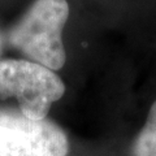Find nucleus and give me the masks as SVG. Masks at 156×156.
I'll return each instance as SVG.
<instances>
[{
    "mask_svg": "<svg viewBox=\"0 0 156 156\" xmlns=\"http://www.w3.org/2000/svg\"><path fill=\"white\" fill-rule=\"evenodd\" d=\"M68 16L66 0H35L11 31L9 41L34 62L61 69L65 64L61 34Z\"/></svg>",
    "mask_w": 156,
    "mask_h": 156,
    "instance_id": "1",
    "label": "nucleus"
},
{
    "mask_svg": "<svg viewBox=\"0 0 156 156\" xmlns=\"http://www.w3.org/2000/svg\"><path fill=\"white\" fill-rule=\"evenodd\" d=\"M64 91L60 77L38 62L0 61V96L16 98L21 113L29 119L43 120Z\"/></svg>",
    "mask_w": 156,
    "mask_h": 156,
    "instance_id": "2",
    "label": "nucleus"
},
{
    "mask_svg": "<svg viewBox=\"0 0 156 156\" xmlns=\"http://www.w3.org/2000/svg\"><path fill=\"white\" fill-rule=\"evenodd\" d=\"M68 139L56 124L0 109V154L5 156H66Z\"/></svg>",
    "mask_w": 156,
    "mask_h": 156,
    "instance_id": "3",
    "label": "nucleus"
},
{
    "mask_svg": "<svg viewBox=\"0 0 156 156\" xmlns=\"http://www.w3.org/2000/svg\"><path fill=\"white\" fill-rule=\"evenodd\" d=\"M133 156H156V100L134 142Z\"/></svg>",
    "mask_w": 156,
    "mask_h": 156,
    "instance_id": "4",
    "label": "nucleus"
},
{
    "mask_svg": "<svg viewBox=\"0 0 156 156\" xmlns=\"http://www.w3.org/2000/svg\"><path fill=\"white\" fill-rule=\"evenodd\" d=\"M0 51H2V35H0Z\"/></svg>",
    "mask_w": 156,
    "mask_h": 156,
    "instance_id": "5",
    "label": "nucleus"
},
{
    "mask_svg": "<svg viewBox=\"0 0 156 156\" xmlns=\"http://www.w3.org/2000/svg\"><path fill=\"white\" fill-rule=\"evenodd\" d=\"M0 156H5V155H3V154H0Z\"/></svg>",
    "mask_w": 156,
    "mask_h": 156,
    "instance_id": "6",
    "label": "nucleus"
}]
</instances>
